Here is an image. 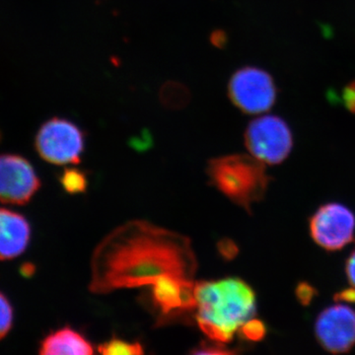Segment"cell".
<instances>
[{"label": "cell", "mask_w": 355, "mask_h": 355, "mask_svg": "<svg viewBox=\"0 0 355 355\" xmlns=\"http://www.w3.org/2000/svg\"><path fill=\"white\" fill-rule=\"evenodd\" d=\"M198 261L189 238L135 220L110 233L96 248L89 288L105 294L153 286L165 275L193 280Z\"/></svg>", "instance_id": "6da1fadb"}, {"label": "cell", "mask_w": 355, "mask_h": 355, "mask_svg": "<svg viewBox=\"0 0 355 355\" xmlns=\"http://www.w3.org/2000/svg\"><path fill=\"white\" fill-rule=\"evenodd\" d=\"M197 321L209 340L228 343L256 314V294L244 280L228 277L196 284Z\"/></svg>", "instance_id": "7a4b0ae2"}, {"label": "cell", "mask_w": 355, "mask_h": 355, "mask_svg": "<svg viewBox=\"0 0 355 355\" xmlns=\"http://www.w3.org/2000/svg\"><path fill=\"white\" fill-rule=\"evenodd\" d=\"M265 163L253 155L233 154L211 159L207 165L210 182L226 198L245 209L260 202L268 189Z\"/></svg>", "instance_id": "3957f363"}, {"label": "cell", "mask_w": 355, "mask_h": 355, "mask_svg": "<svg viewBox=\"0 0 355 355\" xmlns=\"http://www.w3.org/2000/svg\"><path fill=\"white\" fill-rule=\"evenodd\" d=\"M37 153L55 165L78 164L85 147L81 128L67 119L53 118L41 125L36 137Z\"/></svg>", "instance_id": "277c9868"}, {"label": "cell", "mask_w": 355, "mask_h": 355, "mask_svg": "<svg viewBox=\"0 0 355 355\" xmlns=\"http://www.w3.org/2000/svg\"><path fill=\"white\" fill-rule=\"evenodd\" d=\"M245 144L251 155L265 164H279L291 153V128L279 116H265L249 123Z\"/></svg>", "instance_id": "5b68a950"}, {"label": "cell", "mask_w": 355, "mask_h": 355, "mask_svg": "<svg viewBox=\"0 0 355 355\" xmlns=\"http://www.w3.org/2000/svg\"><path fill=\"white\" fill-rule=\"evenodd\" d=\"M229 97L244 113L256 114L272 109L277 99V88L272 76L258 67L237 70L228 86Z\"/></svg>", "instance_id": "8992f818"}, {"label": "cell", "mask_w": 355, "mask_h": 355, "mask_svg": "<svg viewBox=\"0 0 355 355\" xmlns=\"http://www.w3.org/2000/svg\"><path fill=\"white\" fill-rule=\"evenodd\" d=\"M355 216L340 203H328L310 219L313 240L327 251H338L354 240Z\"/></svg>", "instance_id": "52a82bcc"}, {"label": "cell", "mask_w": 355, "mask_h": 355, "mask_svg": "<svg viewBox=\"0 0 355 355\" xmlns=\"http://www.w3.org/2000/svg\"><path fill=\"white\" fill-rule=\"evenodd\" d=\"M41 188L31 163L15 154H0V202L26 205Z\"/></svg>", "instance_id": "ba28073f"}, {"label": "cell", "mask_w": 355, "mask_h": 355, "mask_svg": "<svg viewBox=\"0 0 355 355\" xmlns=\"http://www.w3.org/2000/svg\"><path fill=\"white\" fill-rule=\"evenodd\" d=\"M320 345L331 354H345L355 345V311L338 304L319 315L315 326Z\"/></svg>", "instance_id": "9c48e42d"}, {"label": "cell", "mask_w": 355, "mask_h": 355, "mask_svg": "<svg viewBox=\"0 0 355 355\" xmlns=\"http://www.w3.org/2000/svg\"><path fill=\"white\" fill-rule=\"evenodd\" d=\"M151 298L163 315L181 314L184 311L197 309L193 280L165 275L151 286Z\"/></svg>", "instance_id": "30bf717a"}, {"label": "cell", "mask_w": 355, "mask_h": 355, "mask_svg": "<svg viewBox=\"0 0 355 355\" xmlns=\"http://www.w3.org/2000/svg\"><path fill=\"white\" fill-rule=\"evenodd\" d=\"M31 238V227L24 216L0 209V261L12 260L24 253Z\"/></svg>", "instance_id": "8fae6325"}, {"label": "cell", "mask_w": 355, "mask_h": 355, "mask_svg": "<svg viewBox=\"0 0 355 355\" xmlns=\"http://www.w3.org/2000/svg\"><path fill=\"white\" fill-rule=\"evenodd\" d=\"M93 352L94 349L87 338L70 327L46 336L39 350L42 355H91Z\"/></svg>", "instance_id": "7c38bea8"}, {"label": "cell", "mask_w": 355, "mask_h": 355, "mask_svg": "<svg viewBox=\"0 0 355 355\" xmlns=\"http://www.w3.org/2000/svg\"><path fill=\"white\" fill-rule=\"evenodd\" d=\"M160 100L168 109H182L190 101V92L182 84L168 83L161 89Z\"/></svg>", "instance_id": "4fadbf2b"}, {"label": "cell", "mask_w": 355, "mask_h": 355, "mask_svg": "<svg viewBox=\"0 0 355 355\" xmlns=\"http://www.w3.org/2000/svg\"><path fill=\"white\" fill-rule=\"evenodd\" d=\"M100 354L105 355L142 354L144 347L139 343H130L121 338H112L109 342L102 343L99 347Z\"/></svg>", "instance_id": "5bb4252c"}, {"label": "cell", "mask_w": 355, "mask_h": 355, "mask_svg": "<svg viewBox=\"0 0 355 355\" xmlns=\"http://www.w3.org/2000/svg\"><path fill=\"white\" fill-rule=\"evenodd\" d=\"M60 184L67 193H80L87 189V178L80 170L67 168L60 177Z\"/></svg>", "instance_id": "9a60e30c"}, {"label": "cell", "mask_w": 355, "mask_h": 355, "mask_svg": "<svg viewBox=\"0 0 355 355\" xmlns=\"http://www.w3.org/2000/svg\"><path fill=\"white\" fill-rule=\"evenodd\" d=\"M12 324V306L6 295L0 292V340H2L9 333Z\"/></svg>", "instance_id": "2e32d148"}, {"label": "cell", "mask_w": 355, "mask_h": 355, "mask_svg": "<svg viewBox=\"0 0 355 355\" xmlns=\"http://www.w3.org/2000/svg\"><path fill=\"white\" fill-rule=\"evenodd\" d=\"M239 331L246 340H259L265 336L266 329L261 322L252 319L248 321Z\"/></svg>", "instance_id": "e0dca14e"}, {"label": "cell", "mask_w": 355, "mask_h": 355, "mask_svg": "<svg viewBox=\"0 0 355 355\" xmlns=\"http://www.w3.org/2000/svg\"><path fill=\"white\" fill-rule=\"evenodd\" d=\"M235 352H231L227 347L224 345L223 343L216 342L212 340V342H202L200 345L191 352L193 354H231Z\"/></svg>", "instance_id": "ac0fdd59"}, {"label": "cell", "mask_w": 355, "mask_h": 355, "mask_svg": "<svg viewBox=\"0 0 355 355\" xmlns=\"http://www.w3.org/2000/svg\"><path fill=\"white\" fill-rule=\"evenodd\" d=\"M343 99L347 109L355 114V81L343 89Z\"/></svg>", "instance_id": "d6986e66"}, {"label": "cell", "mask_w": 355, "mask_h": 355, "mask_svg": "<svg viewBox=\"0 0 355 355\" xmlns=\"http://www.w3.org/2000/svg\"><path fill=\"white\" fill-rule=\"evenodd\" d=\"M345 272H347V280H349L350 286L355 289V249L347 259Z\"/></svg>", "instance_id": "ffe728a7"}, {"label": "cell", "mask_w": 355, "mask_h": 355, "mask_svg": "<svg viewBox=\"0 0 355 355\" xmlns=\"http://www.w3.org/2000/svg\"><path fill=\"white\" fill-rule=\"evenodd\" d=\"M297 295L301 302L308 303L314 295V289L311 288L307 284H301L297 289Z\"/></svg>", "instance_id": "44dd1931"}, {"label": "cell", "mask_w": 355, "mask_h": 355, "mask_svg": "<svg viewBox=\"0 0 355 355\" xmlns=\"http://www.w3.org/2000/svg\"><path fill=\"white\" fill-rule=\"evenodd\" d=\"M219 250H220V253L223 254V256L227 257V258L234 256L236 252H237L235 245L228 241V240L222 241L220 244H219Z\"/></svg>", "instance_id": "7402d4cb"}, {"label": "cell", "mask_w": 355, "mask_h": 355, "mask_svg": "<svg viewBox=\"0 0 355 355\" xmlns=\"http://www.w3.org/2000/svg\"><path fill=\"white\" fill-rule=\"evenodd\" d=\"M338 297L340 298V300L347 301V302H355V289L352 287L350 289L340 292Z\"/></svg>", "instance_id": "603a6c76"}, {"label": "cell", "mask_w": 355, "mask_h": 355, "mask_svg": "<svg viewBox=\"0 0 355 355\" xmlns=\"http://www.w3.org/2000/svg\"><path fill=\"white\" fill-rule=\"evenodd\" d=\"M212 43L216 46H221L226 42V37L223 32H214L211 37Z\"/></svg>", "instance_id": "cb8c5ba5"}, {"label": "cell", "mask_w": 355, "mask_h": 355, "mask_svg": "<svg viewBox=\"0 0 355 355\" xmlns=\"http://www.w3.org/2000/svg\"><path fill=\"white\" fill-rule=\"evenodd\" d=\"M35 272V266L32 263H25L21 268V272L24 277H32L33 273Z\"/></svg>", "instance_id": "d4e9b609"}]
</instances>
